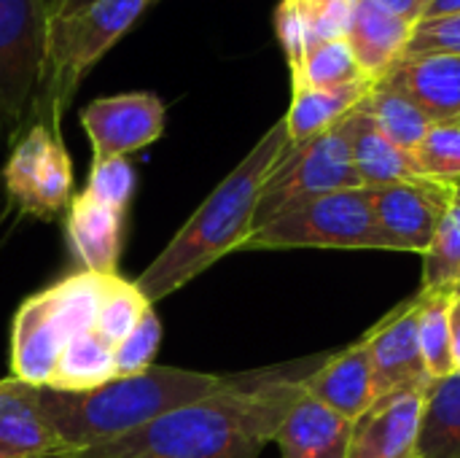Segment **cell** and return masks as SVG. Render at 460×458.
<instances>
[{
  "mask_svg": "<svg viewBox=\"0 0 460 458\" xmlns=\"http://www.w3.org/2000/svg\"><path fill=\"white\" fill-rule=\"evenodd\" d=\"M65 346L51 292L27 297L11 321V378L27 386H49Z\"/></svg>",
  "mask_w": 460,
  "mask_h": 458,
  "instance_id": "4fadbf2b",
  "label": "cell"
},
{
  "mask_svg": "<svg viewBox=\"0 0 460 458\" xmlns=\"http://www.w3.org/2000/svg\"><path fill=\"white\" fill-rule=\"evenodd\" d=\"M375 86V81H358L334 89H294L288 113L283 116L288 130V146H302L332 127H337Z\"/></svg>",
  "mask_w": 460,
  "mask_h": 458,
  "instance_id": "44dd1931",
  "label": "cell"
},
{
  "mask_svg": "<svg viewBox=\"0 0 460 458\" xmlns=\"http://www.w3.org/2000/svg\"><path fill=\"white\" fill-rule=\"evenodd\" d=\"M65 235L81 270L94 275L119 273L124 248V213L81 192L73 197L65 213Z\"/></svg>",
  "mask_w": 460,
  "mask_h": 458,
  "instance_id": "9a60e30c",
  "label": "cell"
},
{
  "mask_svg": "<svg viewBox=\"0 0 460 458\" xmlns=\"http://www.w3.org/2000/svg\"><path fill=\"white\" fill-rule=\"evenodd\" d=\"M291 81H294V89H334V86H348V84H358L369 78L358 67L348 40L340 38V40H323L313 46L302 67L291 73Z\"/></svg>",
  "mask_w": 460,
  "mask_h": 458,
  "instance_id": "83f0119b",
  "label": "cell"
},
{
  "mask_svg": "<svg viewBox=\"0 0 460 458\" xmlns=\"http://www.w3.org/2000/svg\"><path fill=\"white\" fill-rule=\"evenodd\" d=\"M420 294V292H418ZM456 292L420 294V319H418V340L423 351L426 370L431 381H445L456 375L453 370V340H450V308Z\"/></svg>",
  "mask_w": 460,
  "mask_h": 458,
  "instance_id": "484cf974",
  "label": "cell"
},
{
  "mask_svg": "<svg viewBox=\"0 0 460 458\" xmlns=\"http://www.w3.org/2000/svg\"><path fill=\"white\" fill-rule=\"evenodd\" d=\"M418 319H420V294L391 310L375 329L364 335L372 356L375 400L434 386L418 340Z\"/></svg>",
  "mask_w": 460,
  "mask_h": 458,
  "instance_id": "8fae6325",
  "label": "cell"
},
{
  "mask_svg": "<svg viewBox=\"0 0 460 458\" xmlns=\"http://www.w3.org/2000/svg\"><path fill=\"white\" fill-rule=\"evenodd\" d=\"M450 340H453V370L460 375V289L453 297L450 308Z\"/></svg>",
  "mask_w": 460,
  "mask_h": 458,
  "instance_id": "e575fe53",
  "label": "cell"
},
{
  "mask_svg": "<svg viewBox=\"0 0 460 458\" xmlns=\"http://www.w3.org/2000/svg\"><path fill=\"white\" fill-rule=\"evenodd\" d=\"M73 162L59 132L46 124H30L13 143L3 167L8 202L40 221H54L73 202Z\"/></svg>",
  "mask_w": 460,
  "mask_h": 458,
  "instance_id": "ba28073f",
  "label": "cell"
},
{
  "mask_svg": "<svg viewBox=\"0 0 460 458\" xmlns=\"http://www.w3.org/2000/svg\"><path fill=\"white\" fill-rule=\"evenodd\" d=\"M372 211L391 251L426 254L456 200V181L412 178L369 189Z\"/></svg>",
  "mask_w": 460,
  "mask_h": 458,
  "instance_id": "9c48e42d",
  "label": "cell"
},
{
  "mask_svg": "<svg viewBox=\"0 0 460 458\" xmlns=\"http://www.w3.org/2000/svg\"><path fill=\"white\" fill-rule=\"evenodd\" d=\"M326 356L248 375H224V386L143 429L67 458H259L275 443L307 378Z\"/></svg>",
  "mask_w": 460,
  "mask_h": 458,
  "instance_id": "6da1fadb",
  "label": "cell"
},
{
  "mask_svg": "<svg viewBox=\"0 0 460 458\" xmlns=\"http://www.w3.org/2000/svg\"><path fill=\"white\" fill-rule=\"evenodd\" d=\"M275 248H345L391 251L377 227L369 189H342L302 200L245 238L240 251Z\"/></svg>",
  "mask_w": 460,
  "mask_h": 458,
  "instance_id": "5b68a950",
  "label": "cell"
},
{
  "mask_svg": "<svg viewBox=\"0 0 460 458\" xmlns=\"http://www.w3.org/2000/svg\"><path fill=\"white\" fill-rule=\"evenodd\" d=\"M361 186L364 181L353 165L345 121H340L329 132L302 146L286 148L283 159L275 165V170L270 173L261 189L259 208L253 216V232L302 200H313L342 189H361Z\"/></svg>",
  "mask_w": 460,
  "mask_h": 458,
  "instance_id": "8992f818",
  "label": "cell"
},
{
  "mask_svg": "<svg viewBox=\"0 0 460 458\" xmlns=\"http://www.w3.org/2000/svg\"><path fill=\"white\" fill-rule=\"evenodd\" d=\"M154 305L148 302V297L140 292L135 281H127L119 273L108 275L97 305L94 332L116 348L121 340H127V335L140 324V319Z\"/></svg>",
  "mask_w": 460,
  "mask_h": 458,
  "instance_id": "d4e9b609",
  "label": "cell"
},
{
  "mask_svg": "<svg viewBox=\"0 0 460 458\" xmlns=\"http://www.w3.org/2000/svg\"><path fill=\"white\" fill-rule=\"evenodd\" d=\"M358 108L380 127V132L394 146L410 154L423 143V138L434 124L415 103H410L404 94H399L396 89L380 81L369 89V94L358 103Z\"/></svg>",
  "mask_w": 460,
  "mask_h": 458,
  "instance_id": "603a6c76",
  "label": "cell"
},
{
  "mask_svg": "<svg viewBox=\"0 0 460 458\" xmlns=\"http://www.w3.org/2000/svg\"><path fill=\"white\" fill-rule=\"evenodd\" d=\"M46 0H0V132L16 143L27 130L46 54Z\"/></svg>",
  "mask_w": 460,
  "mask_h": 458,
  "instance_id": "52a82bcc",
  "label": "cell"
},
{
  "mask_svg": "<svg viewBox=\"0 0 460 458\" xmlns=\"http://www.w3.org/2000/svg\"><path fill=\"white\" fill-rule=\"evenodd\" d=\"M73 454L35 410L27 383L0 381V458H54Z\"/></svg>",
  "mask_w": 460,
  "mask_h": 458,
  "instance_id": "d6986e66",
  "label": "cell"
},
{
  "mask_svg": "<svg viewBox=\"0 0 460 458\" xmlns=\"http://www.w3.org/2000/svg\"><path fill=\"white\" fill-rule=\"evenodd\" d=\"M380 84L404 94L434 124L460 121V54L399 57Z\"/></svg>",
  "mask_w": 460,
  "mask_h": 458,
  "instance_id": "5bb4252c",
  "label": "cell"
},
{
  "mask_svg": "<svg viewBox=\"0 0 460 458\" xmlns=\"http://www.w3.org/2000/svg\"><path fill=\"white\" fill-rule=\"evenodd\" d=\"M460 54V11L445 16H426L412 27L402 57Z\"/></svg>",
  "mask_w": 460,
  "mask_h": 458,
  "instance_id": "d6a6232c",
  "label": "cell"
},
{
  "mask_svg": "<svg viewBox=\"0 0 460 458\" xmlns=\"http://www.w3.org/2000/svg\"><path fill=\"white\" fill-rule=\"evenodd\" d=\"M288 148V130L280 119L243 157V162L208 194L191 219L175 232L162 254L135 281L151 305L175 294L197 275L210 270L221 256L240 251L253 232V216L261 189Z\"/></svg>",
  "mask_w": 460,
  "mask_h": 458,
  "instance_id": "7a4b0ae2",
  "label": "cell"
},
{
  "mask_svg": "<svg viewBox=\"0 0 460 458\" xmlns=\"http://www.w3.org/2000/svg\"><path fill=\"white\" fill-rule=\"evenodd\" d=\"M78 121L92 143V159H116L148 148L164 132V103L154 92H121L92 100Z\"/></svg>",
  "mask_w": 460,
  "mask_h": 458,
  "instance_id": "30bf717a",
  "label": "cell"
},
{
  "mask_svg": "<svg viewBox=\"0 0 460 458\" xmlns=\"http://www.w3.org/2000/svg\"><path fill=\"white\" fill-rule=\"evenodd\" d=\"M377 3H383L385 8H391L394 13H399L410 24H418L426 16V11L431 8L434 0H377Z\"/></svg>",
  "mask_w": 460,
  "mask_h": 458,
  "instance_id": "836d02e7",
  "label": "cell"
},
{
  "mask_svg": "<svg viewBox=\"0 0 460 458\" xmlns=\"http://www.w3.org/2000/svg\"><path fill=\"white\" fill-rule=\"evenodd\" d=\"M418 454L420 458H460V375L431 386Z\"/></svg>",
  "mask_w": 460,
  "mask_h": 458,
  "instance_id": "cb8c5ba5",
  "label": "cell"
},
{
  "mask_svg": "<svg viewBox=\"0 0 460 458\" xmlns=\"http://www.w3.org/2000/svg\"><path fill=\"white\" fill-rule=\"evenodd\" d=\"M353 421L337 416L305 389L275 435L283 458H345Z\"/></svg>",
  "mask_w": 460,
  "mask_h": 458,
  "instance_id": "ac0fdd59",
  "label": "cell"
},
{
  "mask_svg": "<svg viewBox=\"0 0 460 458\" xmlns=\"http://www.w3.org/2000/svg\"><path fill=\"white\" fill-rule=\"evenodd\" d=\"M412 27L415 24H410L377 0H356L345 40L369 81L377 84L388 73V67L404 54Z\"/></svg>",
  "mask_w": 460,
  "mask_h": 458,
  "instance_id": "e0dca14e",
  "label": "cell"
},
{
  "mask_svg": "<svg viewBox=\"0 0 460 458\" xmlns=\"http://www.w3.org/2000/svg\"><path fill=\"white\" fill-rule=\"evenodd\" d=\"M89 197H94L97 202L127 213L132 194H135V167L127 157H116V159H92V170H89V181L84 189Z\"/></svg>",
  "mask_w": 460,
  "mask_h": 458,
  "instance_id": "f546056e",
  "label": "cell"
},
{
  "mask_svg": "<svg viewBox=\"0 0 460 458\" xmlns=\"http://www.w3.org/2000/svg\"><path fill=\"white\" fill-rule=\"evenodd\" d=\"M156 3H162V0H151V5H156Z\"/></svg>",
  "mask_w": 460,
  "mask_h": 458,
  "instance_id": "74e56055",
  "label": "cell"
},
{
  "mask_svg": "<svg viewBox=\"0 0 460 458\" xmlns=\"http://www.w3.org/2000/svg\"><path fill=\"white\" fill-rule=\"evenodd\" d=\"M162 343V321L156 316V310L151 308L140 324L127 335V340H121L116 346V373L121 375H135L143 373L148 367H154V356L159 351Z\"/></svg>",
  "mask_w": 460,
  "mask_h": 458,
  "instance_id": "1f68e13d",
  "label": "cell"
},
{
  "mask_svg": "<svg viewBox=\"0 0 460 458\" xmlns=\"http://www.w3.org/2000/svg\"><path fill=\"white\" fill-rule=\"evenodd\" d=\"M119 378L116 373V348L102 340L94 329L73 337L57 362V370L51 375V383L46 389L54 391H92Z\"/></svg>",
  "mask_w": 460,
  "mask_h": 458,
  "instance_id": "7402d4cb",
  "label": "cell"
},
{
  "mask_svg": "<svg viewBox=\"0 0 460 458\" xmlns=\"http://www.w3.org/2000/svg\"><path fill=\"white\" fill-rule=\"evenodd\" d=\"M221 386L224 375L181 367H148L135 375L113 378L92 391L70 394L46 386H27V394L35 410L75 454L121 440L178 408L216 394Z\"/></svg>",
  "mask_w": 460,
  "mask_h": 458,
  "instance_id": "3957f363",
  "label": "cell"
},
{
  "mask_svg": "<svg viewBox=\"0 0 460 458\" xmlns=\"http://www.w3.org/2000/svg\"><path fill=\"white\" fill-rule=\"evenodd\" d=\"M342 121H345L353 165H356V170H358V175H361L367 189H377V186L420 178L412 154L402 151L399 146H394L380 132V127L358 105Z\"/></svg>",
  "mask_w": 460,
  "mask_h": 458,
  "instance_id": "ffe728a7",
  "label": "cell"
},
{
  "mask_svg": "<svg viewBox=\"0 0 460 458\" xmlns=\"http://www.w3.org/2000/svg\"><path fill=\"white\" fill-rule=\"evenodd\" d=\"M151 0H97L75 13L49 19L46 54L30 124L62 135V119L86 73L135 27Z\"/></svg>",
  "mask_w": 460,
  "mask_h": 458,
  "instance_id": "277c9868",
  "label": "cell"
},
{
  "mask_svg": "<svg viewBox=\"0 0 460 458\" xmlns=\"http://www.w3.org/2000/svg\"><path fill=\"white\" fill-rule=\"evenodd\" d=\"M310 49L323 40H340L348 35L356 0H296Z\"/></svg>",
  "mask_w": 460,
  "mask_h": 458,
  "instance_id": "4dcf8cb0",
  "label": "cell"
},
{
  "mask_svg": "<svg viewBox=\"0 0 460 458\" xmlns=\"http://www.w3.org/2000/svg\"><path fill=\"white\" fill-rule=\"evenodd\" d=\"M431 389H412L375 400L353 421L345 458H420V432Z\"/></svg>",
  "mask_w": 460,
  "mask_h": 458,
  "instance_id": "7c38bea8",
  "label": "cell"
},
{
  "mask_svg": "<svg viewBox=\"0 0 460 458\" xmlns=\"http://www.w3.org/2000/svg\"><path fill=\"white\" fill-rule=\"evenodd\" d=\"M67 456H70V454H67ZM67 456H54V458H67Z\"/></svg>",
  "mask_w": 460,
  "mask_h": 458,
  "instance_id": "f35d334b",
  "label": "cell"
},
{
  "mask_svg": "<svg viewBox=\"0 0 460 458\" xmlns=\"http://www.w3.org/2000/svg\"><path fill=\"white\" fill-rule=\"evenodd\" d=\"M460 289V181H456V200L442 219L429 251L423 254L420 294L458 292Z\"/></svg>",
  "mask_w": 460,
  "mask_h": 458,
  "instance_id": "4316f807",
  "label": "cell"
},
{
  "mask_svg": "<svg viewBox=\"0 0 460 458\" xmlns=\"http://www.w3.org/2000/svg\"><path fill=\"white\" fill-rule=\"evenodd\" d=\"M418 173L437 181H460V121L431 124L423 143L412 151Z\"/></svg>",
  "mask_w": 460,
  "mask_h": 458,
  "instance_id": "f1b7e54d",
  "label": "cell"
},
{
  "mask_svg": "<svg viewBox=\"0 0 460 458\" xmlns=\"http://www.w3.org/2000/svg\"><path fill=\"white\" fill-rule=\"evenodd\" d=\"M92 3H97V0H46V13H49V19H57V16L75 13Z\"/></svg>",
  "mask_w": 460,
  "mask_h": 458,
  "instance_id": "d590c367",
  "label": "cell"
},
{
  "mask_svg": "<svg viewBox=\"0 0 460 458\" xmlns=\"http://www.w3.org/2000/svg\"><path fill=\"white\" fill-rule=\"evenodd\" d=\"M460 0H434L431 8L426 11V16H445V13H458ZM423 16V19H426Z\"/></svg>",
  "mask_w": 460,
  "mask_h": 458,
  "instance_id": "8d00e7d4",
  "label": "cell"
},
{
  "mask_svg": "<svg viewBox=\"0 0 460 458\" xmlns=\"http://www.w3.org/2000/svg\"><path fill=\"white\" fill-rule=\"evenodd\" d=\"M307 394L334 410L337 416L356 421L375 402L372 356L361 337L340 354H326L323 364L307 378Z\"/></svg>",
  "mask_w": 460,
  "mask_h": 458,
  "instance_id": "2e32d148",
  "label": "cell"
}]
</instances>
